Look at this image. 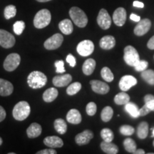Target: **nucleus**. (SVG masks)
<instances>
[{
	"label": "nucleus",
	"mask_w": 154,
	"mask_h": 154,
	"mask_svg": "<svg viewBox=\"0 0 154 154\" xmlns=\"http://www.w3.org/2000/svg\"><path fill=\"white\" fill-rule=\"evenodd\" d=\"M47 77L44 73L38 71L31 72L27 77V83L29 87L34 89L41 88L47 84Z\"/></svg>",
	"instance_id": "1"
},
{
	"label": "nucleus",
	"mask_w": 154,
	"mask_h": 154,
	"mask_svg": "<svg viewBox=\"0 0 154 154\" xmlns=\"http://www.w3.org/2000/svg\"><path fill=\"white\" fill-rule=\"evenodd\" d=\"M30 106L26 101H19L13 109V117L17 121H22L26 119L30 114Z\"/></svg>",
	"instance_id": "2"
},
{
	"label": "nucleus",
	"mask_w": 154,
	"mask_h": 154,
	"mask_svg": "<svg viewBox=\"0 0 154 154\" xmlns=\"http://www.w3.org/2000/svg\"><path fill=\"white\" fill-rule=\"evenodd\" d=\"M69 15L71 19L77 26L84 28L88 24V18L82 9L77 7H73L69 10Z\"/></svg>",
	"instance_id": "3"
},
{
	"label": "nucleus",
	"mask_w": 154,
	"mask_h": 154,
	"mask_svg": "<svg viewBox=\"0 0 154 154\" xmlns=\"http://www.w3.org/2000/svg\"><path fill=\"white\" fill-rule=\"evenodd\" d=\"M51 19V12L48 9H43L38 11L34 17V25L37 29H43L50 24Z\"/></svg>",
	"instance_id": "4"
},
{
	"label": "nucleus",
	"mask_w": 154,
	"mask_h": 154,
	"mask_svg": "<svg viewBox=\"0 0 154 154\" xmlns=\"http://www.w3.org/2000/svg\"><path fill=\"white\" fill-rule=\"evenodd\" d=\"M124 59L128 66H134L140 60L139 54L138 51L132 46H127L124 49Z\"/></svg>",
	"instance_id": "5"
},
{
	"label": "nucleus",
	"mask_w": 154,
	"mask_h": 154,
	"mask_svg": "<svg viewBox=\"0 0 154 154\" xmlns=\"http://www.w3.org/2000/svg\"><path fill=\"white\" fill-rule=\"evenodd\" d=\"M21 61V57L17 53L10 54L7 56L4 61V68L7 72H13L19 66Z\"/></svg>",
	"instance_id": "6"
},
{
	"label": "nucleus",
	"mask_w": 154,
	"mask_h": 154,
	"mask_svg": "<svg viewBox=\"0 0 154 154\" xmlns=\"http://www.w3.org/2000/svg\"><path fill=\"white\" fill-rule=\"evenodd\" d=\"M63 41V37L61 34H55L44 42V46L48 50H54L61 47Z\"/></svg>",
	"instance_id": "7"
},
{
	"label": "nucleus",
	"mask_w": 154,
	"mask_h": 154,
	"mask_svg": "<svg viewBox=\"0 0 154 154\" xmlns=\"http://www.w3.org/2000/svg\"><path fill=\"white\" fill-rule=\"evenodd\" d=\"M94 44L90 40H84L77 45V52L82 57H88L94 52Z\"/></svg>",
	"instance_id": "8"
},
{
	"label": "nucleus",
	"mask_w": 154,
	"mask_h": 154,
	"mask_svg": "<svg viewBox=\"0 0 154 154\" xmlns=\"http://www.w3.org/2000/svg\"><path fill=\"white\" fill-rule=\"evenodd\" d=\"M15 38L11 33L4 29H0V46L5 49L14 47Z\"/></svg>",
	"instance_id": "9"
},
{
	"label": "nucleus",
	"mask_w": 154,
	"mask_h": 154,
	"mask_svg": "<svg viewBox=\"0 0 154 154\" xmlns=\"http://www.w3.org/2000/svg\"><path fill=\"white\" fill-rule=\"evenodd\" d=\"M97 23L102 29H108L110 28L111 25V19L110 15L105 9H101L100 10L99 15L97 17Z\"/></svg>",
	"instance_id": "10"
},
{
	"label": "nucleus",
	"mask_w": 154,
	"mask_h": 154,
	"mask_svg": "<svg viewBox=\"0 0 154 154\" xmlns=\"http://www.w3.org/2000/svg\"><path fill=\"white\" fill-rule=\"evenodd\" d=\"M151 26V22L149 19H143L138 22L134 28V34L136 36H140L146 34L149 32Z\"/></svg>",
	"instance_id": "11"
},
{
	"label": "nucleus",
	"mask_w": 154,
	"mask_h": 154,
	"mask_svg": "<svg viewBox=\"0 0 154 154\" xmlns=\"http://www.w3.org/2000/svg\"><path fill=\"white\" fill-rule=\"evenodd\" d=\"M137 84V79L131 75L124 76L119 81V87L123 91H128L131 88Z\"/></svg>",
	"instance_id": "12"
},
{
	"label": "nucleus",
	"mask_w": 154,
	"mask_h": 154,
	"mask_svg": "<svg viewBox=\"0 0 154 154\" xmlns=\"http://www.w3.org/2000/svg\"><path fill=\"white\" fill-rule=\"evenodd\" d=\"M126 20V11L123 7H119L113 14V21L118 26H122Z\"/></svg>",
	"instance_id": "13"
},
{
	"label": "nucleus",
	"mask_w": 154,
	"mask_h": 154,
	"mask_svg": "<svg viewBox=\"0 0 154 154\" xmlns=\"http://www.w3.org/2000/svg\"><path fill=\"white\" fill-rule=\"evenodd\" d=\"M90 84L91 86L92 90L95 93L99 94H106L110 90V87L106 83L99 80H92L90 82Z\"/></svg>",
	"instance_id": "14"
},
{
	"label": "nucleus",
	"mask_w": 154,
	"mask_h": 154,
	"mask_svg": "<svg viewBox=\"0 0 154 154\" xmlns=\"http://www.w3.org/2000/svg\"><path fill=\"white\" fill-rule=\"evenodd\" d=\"M93 138V132L90 130H85L76 135L75 137V141L79 146H84L89 143Z\"/></svg>",
	"instance_id": "15"
},
{
	"label": "nucleus",
	"mask_w": 154,
	"mask_h": 154,
	"mask_svg": "<svg viewBox=\"0 0 154 154\" xmlns=\"http://www.w3.org/2000/svg\"><path fill=\"white\" fill-rule=\"evenodd\" d=\"M72 81V77L70 74H63L54 76L53 78V84L57 87H63L68 85Z\"/></svg>",
	"instance_id": "16"
},
{
	"label": "nucleus",
	"mask_w": 154,
	"mask_h": 154,
	"mask_svg": "<svg viewBox=\"0 0 154 154\" xmlns=\"http://www.w3.org/2000/svg\"><path fill=\"white\" fill-rule=\"evenodd\" d=\"M44 143L49 148H61L63 145V142L61 138L56 136H47L44 139Z\"/></svg>",
	"instance_id": "17"
},
{
	"label": "nucleus",
	"mask_w": 154,
	"mask_h": 154,
	"mask_svg": "<svg viewBox=\"0 0 154 154\" xmlns=\"http://www.w3.org/2000/svg\"><path fill=\"white\" fill-rule=\"evenodd\" d=\"M14 91V86L9 81L0 79V96H7L11 95Z\"/></svg>",
	"instance_id": "18"
},
{
	"label": "nucleus",
	"mask_w": 154,
	"mask_h": 154,
	"mask_svg": "<svg viewBox=\"0 0 154 154\" xmlns=\"http://www.w3.org/2000/svg\"><path fill=\"white\" fill-rule=\"evenodd\" d=\"M116 45V39L113 36H105L101 38L99 42V46L101 49L109 50L113 49Z\"/></svg>",
	"instance_id": "19"
},
{
	"label": "nucleus",
	"mask_w": 154,
	"mask_h": 154,
	"mask_svg": "<svg viewBox=\"0 0 154 154\" xmlns=\"http://www.w3.org/2000/svg\"><path fill=\"white\" fill-rule=\"evenodd\" d=\"M66 120L72 124H79L82 122V115L77 109H71L67 113Z\"/></svg>",
	"instance_id": "20"
},
{
	"label": "nucleus",
	"mask_w": 154,
	"mask_h": 154,
	"mask_svg": "<svg viewBox=\"0 0 154 154\" xmlns=\"http://www.w3.org/2000/svg\"><path fill=\"white\" fill-rule=\"evenodd\" d=\"M42 128L41 125H39L37 123H33L29 126V128L26 129V134L29 138H34L39 136L42 134Z\"/></svg>",
	"instance_id": "21"
},
{
	"label": "nucleus",
	"mask_w": 154,
	"mask_h": 154,
	"mask_svg": "<svg viewBox=\"0 0 154 154\" xmlns=\"http://www.w3.org/2000/svg\"><path fill=\"white\" fill-rule=\"evenodd\" d=\"M59 28L63 34L69 35L72 33L74 28H73V24L72 21L68 19H63L61 22H59Z\"/></svg>",
	"instance_id": "22"
},
{
	"label": "nucleus",
	"mask_w": 154,
	"mask_h": 154,
	"mask_svg": "<svg viewBox=\"0 0 154 154\" xmlns=\"http://www.w3.org/2000/svg\"><path fill=\"white\" fill-rule=\"evenodd\" d=\"M96 68V61L93 59H88L85 61L82 66L83 73L86 76H89L93 74Z\"/></svg>",
	"instance_id": "23"
},
{
	"label": "nucleus",
	"mask_w": 154,
	"mask_h": 154,
	"mask_svg": "<svg viewBox=\"0 0 154 154\" xmlns=\"http://www.w3.org/2000/svg\"><path fill=\"white\" fill-rule=\"evenodd\" d=\"M101 149L107 154H116L119 152L118 146L111 142L103 141L101 143Z\"/></svg>",
	"instance_id": "24"
},
{
	"label": "nucleus",
	"mask_w": 154,
	"mask_h": 154,
	"mask_svg": "<svg viewBox=\"0 0 154 154\" xmlns=\"http://www.w3.org/2000/svg\"><path fill=\"white\" fill-rule=\"evenodd\" d=\"M58 94H59V92H58V90L57 88L53 87L48 88V89L44 91L43 94L44 101L45 102H47V103L52 102L57 99Z\"/></svg>",
	"instance_id": "25"
},
{
	"label": "nucleus",
	"mask_w": 154,
	"mask_h": 154,
	"mask_svg": "<svg viewBox=\"0 0 154 154\" xmlns=\"http://www.w3.org/2000/svg\"><path fill=\"white\" fill-rule=\"evenodd\" d=\"M148 134H149V124L146 121H143L138 126V137L140 139H144L147 137Z\"/></svg>",
	"instance_id": "26"
},
{
	"label": "nucleus",
	"mask_w": 154,
	"mask_h": 154,
	"mask_svg": "<svg viewBox=\"0 0 154 154\" xmlns=\"http://www.w3.org/2000/svg\"><path fill=\"white\" fill-rule=\"evenodd\" d=\"M54 128L59 134H64L67 131V124L63 119H57L54 123Z\"/></svg>",
	"instance_id": "27"
},
{
	"label": "nucleus",
	"mask_w": 154,
	"mask_h": 154,
	"mask_svg": "<svg viewBox=\"0 0 154 154\" xmlns=\"http://www.w3.org/2000/svg\"><path fill=\"white\" fill-rule=\"evenodd\" d=\"M125 109L134 118H138V116H140L138 106L133 102H128L125 106Z\"/></svg>",
	"instance_id": "28"
},
{
	"label": "nucleus",
	"mask_w": 154,
	"mask_h": 154,
	"mask_svg": "<svg viewBox=\"0 0 154 154\" xmlns=\"http://www.w3.org/2000/svg\"><path fill=\"white\" fill-rule=\"evenodd\" d=\"M129 101L130 96L126 93V91L119 93L114 97V102L117 105H126Z\"/></svg>",
	"instance_id": "29"
},
{
	"label": "nucleus",
	"mask_w": 154,
	"mask_h": 154,
	"mask_svg": "<svg viewBox=\"0 0 154 154\" xmlns=\"http://www.w3.org/2000/svg\"><path fill=\"white\" fill-rule=\"evenodd\" d=\"M141 77L146 83L150 85H154V71L152 69L144 70L142 72Z\"/></svg>",
	"instance_id": "30"
},
{
	"label": "nucleus",
	"mask_w": 154,
	"mask_h": 154,
	"mask_svg": "<svg viewBox=\"0 0 154 154\" xmlns=\"http://www.w3.org/2000/svg\"><path fill=\"white\" fill-rule=\"evenodd\" d=\"M113 115V109L110 106H106L103 108V110L101 111V117L102 121L104 122H108L112 119Z\"/></svg>",
	"instance_id": "31"
},
{
	"label": "nucleus",
	"mask_w": 154,
	"mask_h": 154,
	"mask_svg": "<svg viewBox=\"0 0 154 154\" xmlns=\"http://www.w3.org/2000/svg\"><path fill=\"white\" fill-rule=\"evenodd\" d=\"M124 149H126V151H128V153H134V152L136 151V148H137L136 142H135L132 138H126V139L124 140Z\"/></svg>",
	"instance_id": "32"
},
{
	"label": "nucleus",
	"mask_w": 154,
	"mask_h": 154,
	"mask_svg": "<svg viewBox=\"0 0 154 154\" xmlns=\"http://www.w3.org/2000/svg\"><path fill=\"white\" fill-rule=\"evenodd\" d=\"M82 88V84L79 82H74L70 84L66 88V93L68 95L73 96L75 95L80 91Z\"/></svg>",
	"instance_id": "33"
},
{
	"label": "nucleus",
	"mask_w": 154,
	"mask_h": 154,
	"mask_svg": "<svg viewBox=\"0 0 154 154\" xmlns=\"http://www.w3.org/2000/svg\"><path fill=\"white\" fill-rule=\"evenodd\" d=\"M101 136L106 142H111L114 138L113 131L109 128H103L101 131Z\"/></svg>",
	"instance_id": "34"
},
{
	"label": "nucleus",
	"mask_w": 154,
	"mask_h": 154,
	"mask_svg": "<svg viewBox=\"0 0 154 154\" xmlns=\"http://www.w3.org/2000/svg\"><path fill=\"white\" fill-rule=\"evenodd\" d=\"M101 75L102 78L107 82H112L113 80V78H114L112 72H111V69L108 68V67H103V68L101 69Z\"/></svg>",
	"instance_id": "35"
},
{
	"label": "nucleus",
	"mask_w": 154,
	"mask_h": 154,
	"mask_svg": "<svg viewBox=\"0 0 154 154\" xmlns=\"http://www.w3.org/2000/svg\"><path fill=\"white\" fill-rule=\"evenodd\" d=\"M17 14V8L14 5H8L5 9V19H9L15 17Z\"/></svg>",
	"instance_id": "36"
},
{
	"label": "nucleus",
	"mask_w": 154,
	"mask_h": 154,
	"mask_svg": "<svg viewBox=\"0 0 154 154\" xmlns=\"http://www.w3.org/2000/svg\"><path fill=\"white\" fill-rule=\"evenodd\" d=\"M25 29V23L23 21H17L14 23L13 26V29H14V33L17 35H21L22 34L23 31Z\"/></svg>",
	"instance_id": "37"
},
{
	"label": "nucleus",
	"mask_w": 154,
	"mask_h": 154,
	"mask_svg": "<svg viewBox=\"0 0 154 154\" xmlns=\"http://www.w3.org/2000/svg\"><path fill=\"white\" fill-rule=\"evenodd\" d=\"M120 132L124 136H131L135 131L134 128L129 125H123L120 127Z\"/></svg>",
	"instance_id": "38"
},
{
	"label": "nucleus",
	"mask_w": 154,
	"mask_h": 154,
	"mask_svg": "<svg viewBox=\"0 0 154 154\" xmlns=\"http://www.w3.org/2000/svg\"><path fill=\"white\" fill-rule=\"evenodd\" d=\"M86 111L88 116L95 115V113H96V111H97V106H96V104L94 103V102H90V103H88L87 106H86Z\"/></svg>",
	"instance_id": "39"
},
{
	"label": "nucleus",
	"mask_w": 154,
	"mask_h": 154,
	"mask_svg": "<svg viewBox=\"0 0 154 154\" xmlns=\"http://www.w3.org/2000/svg\"><path fill=\"white\" fill-rule=\"evenodd\" d=\"M149 63L145 60H139V61L134 66V68L137 72H143L147 69Z\"/></svg>",
	"instance_id": "40"
},
{
	"label": "nucleus",
	"mask_w": 154,
	"mask_h": 154,
	"mask_svg": "<svg viewBox=\"0 0 154 154\" xmlns=\"http://www.w3.org/2000/svg\"><path fill=\"white\" fill-rule=\"evenodd\" d=\"M55 66H56V69H57L56 72L59 73V74H63V73L66 72V70H65L64 69V63H63V61L60 60V61H56Z\"/></svg>",
	"instance_id": "41"
},
{
	"label": "nucleus",
	"mask_w": 154,
	"mask_h": 154,
	"mask_svg": "<svg viewBox=\"0 0 154 154\" xmlns=\"http://www.w3.org/2000/svg\"><path fill=\"white\" fill-rule=\"evenodd\" d=\"M66 61H67V63H69V65H70L72 67H74L76 64V59H75V57H74V56H73L72 54H71L66 57Z\"/></svg>",
	"instance_id": "42"
},
{
	"label": "nucleus",
	"mask_w": 154,
	"mask_h": 154,
	"mask_svg": "<svg viewBox=\"0 0 154 154\" xmlns=\"http://www.w3.org/2000/svg\"><path fill=\"white\" fill-rule=\"evenodd\" d=\"M151 111L150 110L149 108L148 107L147 105L145 103V105H144L141 109H139V116H143L147 115L148 113H149Z\"/></svg>",
	"instance_id": "43"
},
{
	"label": "nucleus",
	"mask_w": 154,
	"mask_h": 154,
	"mask_svg": "<svg viewBox=\"0 0 154 154\" xmlns=\"http://www.w3.org/2000/svg\"><path fill=\"white\" fill-rule=\"evenodd\" d=\"M56 153H57V151H56L54 149H52V148H51V149H49L41 150V151L36 152V154H56Z\"/></svg>",
	"instance_id": "44"
},
{
	"label": "nucleus",
	"mask_w": 154,
	"mask_h": 154,
	"mask_svg": "<svg viewBox=\"0 0 154 154\" xmlns=\"http://www.w3.org/2000/svg\"><path fill=\"white\" fill-rule=\"evenodd\" d=\"M6 118V111L4 108L0 106V122L5 120V119Z\"/></svg>",
	"instance_id": "45"
},
{
	"label": "nucleus",
	"mask_w": 154,
	"mask_h": 154,
	"mask_svg": "<svg viewBox=\"0 0 154 154\" xmlns=\"http://www.w3.org/2000/svg\"><path fill=\"white\" fill-rule=\"evenodd\" d=\"M147 47L150 49H154V36H152V37L149 39V41L148 42Z\"/></svg>",
	"instance_id": "46"
},
{
	"label": "nucleus",
	"mask_w": 154,
	"mask_h": 154,
	"mask_svg": "<svg viewBox=\"0 0 154 154\" xmlns=\"http://www.w3.org/2000/svg\"><path fill=\"white\" fill-rule=\"evenodd\" d=\"M147 106L149 108L150 110L151 111H154V98L152 99L151 100H150L149 101H148L147 103H145Z\"/></svg>",
	"instance_id": "47"
},
{
	"label": "nucleus",
	"mask_w": 154,
	"mask_h": 154,
	"mask_svg": "<svg viewBox=\"0 0 154 154\" xmlns=\"http://www.w3.org/2000/svg\"><path fill=\"white\" fill-rule=\"evenodd\" d=\"M133 5L135 7H138V8H143L144 7V4L141 2H138V1H134V3H133Z\"/></svg>",
	"instance_id": "48"
},
{
	"label": "nucleus",
	"mask_w": 154,
	"mask_h": 154,
	"mask_svg": "<svg viewBox=\"0 0 154 154\" xmlns=\"http://www.w3.org/2000/svg\"><path fill=\"white\" fill-rule=\"evenodd\" d=\"M130 19H131V20L134 21V22H138L140 20V17L139 16H138V15L135 14H131Z\"/></svg>",
	"instance_id": "49"
},
{
	"label": "nucleus",
	"mask_w": 154,
	"mask_h": 154,
	"mask_svg": "<svg viewBox=\"0 0 154 154\" xmlns=\"http://www.w3.org/2000/svg\"><path fill=\"white\" fill-rule=\"evenodd\" d=\"M153 98L154 96L151 95V94H147V95L144 96V101H145V103H147L148 101H149L150 100L153 99Z\"/></svg>",
	"instance_id": "50"
},
{
	"label": "nucleus",
	"mask_w": 154,
	"mask_h": 154,
	"mask_svg": "<svg viewBox=\"0 0 154 154\" xmlns=\"http://www.w3.org/2000/svg\"><path fill=\"white\" fill-rule=\"evenodd\" d=\"M135 154H144L145 153V151L143 149H136V151L134 152Z\"/></svg>",
	"instance_id": "51"
},
{
	"label": "nucleus",
	"mask_w": 154,
	"mask_h": 154,
	"mask_svg": "<svg viewBox=\"0 0 154 154\" xmlns=\"http://www.w3.org/2000/svg\"><path fill=\"white\" fill-rule=\"evenodd\" d=\"M37 2H49L51 0H36Z\"/></svg>",
	"instance_id": "52"
},
{
	"label": "nucleus",
	"mask_w": 154,
	"mask_h": 154,
	"mask_svg": "<svg viewBox=\"0 0 154 154\" xmlns=\"http://www.w3.org/2000/svg\"><path fill=\"white\" fill-rule=\"evenodd\" d=\"M2 143H3V140H2V138L1 137H0V146L2 145Z\"/></svg>",
	"instance_id": "53"
},
{
	"label": "nucleus",
	"mask_w": 154,
	"mask_h": 154,
	"mask_svg": "<svg viewBox=\"0 0 154 154\" xmlns=\"http://www.w3.org/2000/svg\"><path fill=\"white\" fill-rule=\"evenodd\" d=\"M151 137H154V128L153 129V134H152Z\"/></svg>",
	"instance_id": "54"
},
{
	"label": "nucleus",
	"mask_w": 154,
	"mask_h": 154,
	"mask_svg": "<svg viewBox=\"0 0 154 154\" xmlns=\"http://www.w3.org/2000/svg\"><path fill=\"white\" fill-rule=\"evenodd\" d=\"M153 146H154V140H153Z\"/></svg>",
	"instance_id": "55"
}]
</instances>
